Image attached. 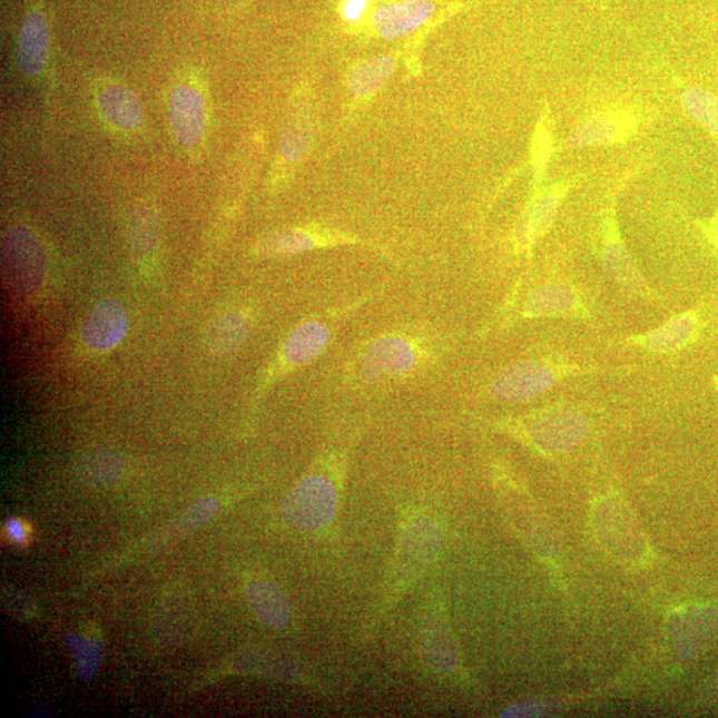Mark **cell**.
<instances>
[{
	"mask_svg": "<svg viewBox=\"0 0 718 718\" xmlns=\"http://www.w3.org/2000/svg\"><path fill=\"white\" fill-rule=\"evenodd\" d=\"M304 112V108L296 102L287 115L283 140L279 144V156L285 163L298 161L309 147L311 129Z\"/></svg>",
	"mask_w": 718,
	"mask_h": 718,
	"instance_id": "obj_20",
	"label": "cell"
},
{
	"mask_svg": "<svg viewBox=\"0 0 718 718\" xmlns=\"http://www.w3.org/2000/svg\"><path fill=\"white\" fill-rule=\"evenodd\" d=\"M9 530L10 535L16 539V540H22L23 539V529L22 525H20L18 522H12L9 524Z\"/></svg>",
	"mask_w": 718,
	"mask_h": 718,
	"instance_id": "obj_30",
	"label": "cell"
},
{
	"mask_svg": "<svg viewBox=\"0 0 718 718\" xmlns=\"http://www.w3.org/2000/svg\"><path fill=\"white\" fill-rule=\"evenodd\" d=\"M704 234L708 237L709 242L718 248V209L712 218L702 224Z\"/></svg>",
	"mask_w": 718,
	"mask_h": 718,
	"instance_id": "obj_29",
	"label": "cell"
},
{
	"mask_svg": "<svg viewBox=\"0 0 718 718\" xmlns=\"http://www.w3.org/2000/svg\"><path fill=\"white\" fill-rule=\"evenodd\" d=\"M218 509L215 498H203L191 504L186 514L181 518L184 529H196V527L209 521Z\"/></svg>",
	"mask_w": 718,
	"mask_h": 718,
	"instance_id": "obj_27",
	"label": "cell"
},
{
	"mask_svg": "<svg viewBox=\"0 0 718 718\" xmlns=\"http://www.w3.org/2000/svg\"><path fill=\"white\" fill-rule=\"evenodd\" d=\"M209 96L204 79L195 71H184L168 95L170 134L187 155H200L208 140Z\"/></svg>",
	"mask_w": 718,
	"mask_h": 718,
	"instance_id": "obj_1",
	"label": "cell"
},
{
	"mask_svg": "<svg viewBox=\"0 0 718 718\" xmlns=\"http://www.w3.org/2000/svg\"><path fill=\"white\" fill-rule=\"evenodd\" d=\"M321 238L311 232L293 229L263 239L256 252L263 257H285L317 248Z\"/></svg>",
	"mask_w": 718,
	"mask_h": 718,
	"instance_id": "obj_21",
	"label": "cell"
},
{
	"mask_svg": "<svg viewBox=\"0 0 718 718\" xmlns=\"http://www.w3.org/2000/svg\"><path fill=\"white\" fill-rule=\"evenodd\" d=\"M249 332L250 319L243 313L224 314L205 331L203 344L210 354H228L243 344Z\"/></svg>",
	"mask_w": 718,
	"mask_h": 718,
	"instance_id": "obj_14",
	"label": "cell"
},
{
	"mask_svg": "<svg viewBox=\"0 0 718 718\" xmlns=\"http://www.w3.org/2000/svg\"><path fill=\"white\" fill-rule=\"evenodd\" d=\"M604 263L607 269L612 273L619 282L636 283L635 268L631 257H629L624 245L620 238L612 230V234L607 237L604 246Z\"/></svg>",
	"mask_w": 718,
	"mask_h": 718,
	"instance_id": "obj_26",
	"label": "cell"
},
{
	"mask_svg": "<svg viewBox=\"0 0 718 718\" xmlns=\"http://www.w3.org/2000/svg\"><path fill=\"white\" fill-rule=\"evenodd\" d=\"M717 385H718V382H717Z\"/></svg>",
	"mask_w": 718,
	"mask_h": 718,
	"instance_id": "obj_32",
	"label": "cell"
},
{
	"mask_svg": "<svg viewBox=\"0 0 718 718\" xmlns=\"http://www.w3.org/2000/svg\"><path fill=\"white\" fill-rule=\"evenodd\" d=\"M434 10L429 0H403L381 7L374 12L373 22L383 38H400L426 23Z\"/></svg>",
	"mask_w": 718,
	"mask_h": 718,
	"instance_id": "obj_10",
	"label": "cell"
},
{
	"mask_svg": "<svg viewBox=\"0 0 718 718\" xmlns=\"http://www.w3.org/2000/svg\"><path fill=\"white\" fill-rule=\"evenodd\" d=\"M128 237L136 252H149L160 238V223L155 209L141 205L128 220Z\"/></svg>",
	"mask_w": 718,
	"mask_h": 718,
	"instance_id": "obj_24",
	"label": "cell"
},
{
	"mask_svg": "<svg viewBox=\"0 0 718 718\" xmlns=\"http://www.w3.org/2000/svg\"><path fill=\"white\" fill-rule=\"evenodd\" d=\"M422 338L405 333H392L372 342L361 360V375L371 385L399 381L420 371L430 358Z\"/></svg>",
	"mask_w": 718,
	"mask_h": 718,
	"instance_id": "obj_2",
	"label": "cell"
},
{
	"mask_svg": "<svg viewBox=\"0 0 718 718\" xmlns=\"http://www.w3.org/2000/svg\"><path fill=\"white\" fill-rule=\"evenodd\" d=\"M283 509L286 522L297 529H323L337 510V490L323 475L307 476L286 496Z\"/></svg>",
	"mask_w": 718,
	"mask_h": 718,
	"instance_id": "obj_4",
	"label": "cell"
},
{
	"mask_svg": "<svg viewBox=\"0 0 718 718\" xmlns=\"http://www.w3.org/2000/svg\"><path fill=\"white\" fill-rule=\"evenodd\" d=\"M394 70V60L390 57H382L355 68L348 80V88L355 96L364 98L378 91L385 85Z\"/></svg>",
	"mask_w": 718,
	"mask_h": 718,
	"instance_id": "obj_23",
	"label": "cell"
},
{
	"mask_svg": "<svg viewBox=\"0 0 718 718\" xmlns=\"http://www.w3.org/2000/svg\"><path fill=\"white\" fill-rule=\"evenodd\" d=\"M555 380L557 374L550 366L522 362L498 375L492 383V394L501 401L523 402L547 392Z\"/></svg>",
	"mask_w": 718,
	"mask_h": 718,
	"instance_id": "obj_7",
	"label": "cell"
},
{
	"mask_svg": "<svg viewBox=\"0 0 718 718\" xmlns=\"http://www.w3.org/2000/svg\"><path fill=\"white\" fill-rule=\"evenodd\" d=\"M80 476L94 485H111L119 481L122 474L120 458L109 451H92L81 458Z\"/></svg>",
	"mask_w": 718,
	"mask_h": 718,
	"instance_id": "obj_22",
	"label": "cell"
},
{
	"mask_svg": "<svg viewBox=\"0 0 718 718\" xmlns=\"http://www.w3.org/2000/svg\"><path fill=\"white\" fill-rule=\"evenodd\" d=\"M248 597L253 610L265 624L282 628L291 619V607L284 593L269 581H253L248 587Z\"/></svg>",
	"mask_w": 718,
	"mask_h": 718,
	"instance_id": "obj_15",
	"label": "cell"
},
{
	"mask_svg": "<svg viewBox=\"0 0 718 718\" xmlns=\"http://www.w3.org/2000/svg\"><path fill=\"white\" fill-rule=\"evenodd\" d=\"M571 187L570 181L560 180L549 188H544L532 198L523 224L524 238L527 244L535 243L555 220L560 203Z\"/></svg>",
	"mask_w": 718,
	"mask_h": 718,
	"instance_id": "obj_13",
	"label": "cell"
},
{
	"mask_svg": "<svg viewBox=\"0 0 718 718\" xmlns=\"http://www.w3.org/2000/svg\"><path fill=\"white\" fill-rule=\"evenodd\" d=\"M48 27L43 13L33 10L26 17L18 40V67L26 78L37 79L48 59Z\"/></svg>",
	"mask_w": 718,
	"mask_h": 718,
	"instance_id": "obj_9",
	"label": "cell"
},
{
	"mask_svg": "<svg viewBox=\"0 0 718 718\" xmlns=\"http://www.w3.org/2000/svg\"><path fill=\"white\" fill-rule=\"evenodd\" d=\"M586 416L572 412L552 413L532 426L531 434L538 446L564 450L574 446L587 433Z\"/></svg>",
	"mask_w": 718,
	"mask_h": 718,
	"instance_id": "obj_11",
	"label": "cell"
},
{
	"mask_svg": "<svg viewBox=\"0 0 718 718\" xmlns=\"http://www.w3.org/2000/svg\"><path fill=\"white\" fill-rule=\"evenodd\" d=\"M331 341V330L319 321H307L296 327L283 346V360L289 367L309 364L324 353Z\"/></svg>",
	"mask_w": 718,
	"mask_h": 718,
	"instance_id": "obj_12",
	"label": "cell"
},
{
	"mask_svg": "<svg viewBox=\"0 0 718 718\" xmlns=\"http://www.w3.org/2000/svg\"><path fill=\"white\" fill-rule=\"evenodd\" d=\"M368 0H344L342 3V16L348 22H357L367 10Z\"/></svg>",
	"mask_w": 718,
	"mask_h": 718,
	"instance_id": "obj_28",
	"label": "cell"
},
{
	"mask_svg": "<svg viewBox=\"0 0 718 718\" xmlns=\"http://www.w3.org/2000/svg\"><path fill=\"white\" fill-rule=\"evenodd\" d=\"M4 266L10 284L20 292L37 289L45 277V257L29 234L16 232L4 244Z\"/></svg>",
	"mask_w": 718,
	"mask_h": 718,
	"instance_id": "obj_6",
	"label": "cell"
},
{
	"mask_svg": "<svg viewBox=\"0 0 718 718\" xmlns=\"http://www.w3.org/2000/svg\"><path fill=\"white\" fill-rule=\"evenodd\" d=\"M717 690H718V675L716 676V679L712 682V686H710L709 692H717Z\"/></svg>",
	"mask_w": 718,
	"mask_h": 718,
	"instance_id": "obj_31",
	"label": "cell"
},
{
	"mask_svg": "<svg viewBox=\"0 0 718 718\" xmlns=\"http://www.w3.org/2000/svg\"><path fill=\"white\" fill-rule=\"evenodd\" d=\"M696 317L692 313L681 314L660 330L646 335L640 340V344L653 352H672L687 345L696 333Z\"/></svg>",
	"mask_w": 718,
	"mask_h": 718,
	"instance_id": "obj_19",
	"label": "cell"
},
{
	"mask_svg": "<svg viewBox=\"0 0 718 718\" xmlns=\"http://www.w3.org/2000/svg\"><path fill=\"white\" fill-rule=\"evenodd\" d=\"M681 105L704 131L708 132L718 148V94L702 86L682 87Z\"/></svg>",
	"mask_w": 718,
	"mask_h": 718,
	"instance_id": "obj_17",
	"label": "cell"
},
{
	"mask_svg": "<svg viewBox=\"0 0 718 718\" xmlns=\"http://www.w3.org/2000/svg\"><path fill=\"white\" fill-rule=\"evenodd\" d=\"M578 298L564 285H544L531 294L525 304V316L545 317L558 316L573 311Z\"/></svg>",
	"mask_w": 718,
	"mask_h": 718,
	"instance_id": "obj_18",
	"label": "cell"
},
{
	"mask_svg": "<svg viewBox=\"0 0 718 718\" xmlns=\"http://www.w3.org/2000/svg\"><path fill=\"white\" fill-rule=\"evenodd\" d=\"M127 326L126 307L118 299L106 298L88 314L83 325V340L92 351H111L125 338Z\"/></svg>",
	"mask_w": 718,
	"mask_h": 718,
	"instance_id": "obj_8",
	"label": "cell"
},
{
	"mask_svg": "<svg viewBox=\"0 0 718 718\" xmlns=\"http://www.w3.org/2000/svg\"><path fill=\"white\" fill-rule=\"evenodd\" d=\"M647 118L632 106L610 105L594 109L581 119L567 138L569 149L611 147L638 136Z\"/></svg>",
	"mask_w": 718,
	"mask_h": 718,
	"instance_id": "obj_3",
	"label": "cell"
},
{
	"mask_svg": "<svg viewBox=\"0 0 718 718\" xmlns=\"http://www.w3.org/2000/svg\"><path fill=\"white\" fill-rule=\"evenodd\" d=\"M717 621L718 617L710 608H700L682 614L675 635L679 651L682 655L692 656L704 641L714 635Z\"/></svg>",
	"mask_w": 718,
	"mask_h": 718,
	"instance_id": "obj_16",
	"label": "cell"
},
{
	"mask_svg": "<svg viewBox=\"0 0 718 718\" xmlns=\"http://www.w3.org/2000/svg\"><path fill=\"white\" fill-rule=\"evenodd\" d=\"M553 154V134L549 116L540 118L532 139V169L535 180H543Z\"/></svg>",
	"mask_w": 718,
	"mask_h": 718,
	"instance_id": "obj_25",
	"label": "cell"
},
{
	"mask_svg": "<svg viewBox=\"0 0 718 718\" xmlns=\"http://www.w3.org/2000/svg\"><path fill=\"white\" fill-rule=\"evenodd\" d=\"M96 111L114 132L131 135L144 125V108L131 88L114 79H100L94 86Z\"/></svg>",
	"mask_w": 718,
	"mask_h": 718,
	"instance_id": "obj_5",
	"label": "cell"
}]
</instances>
